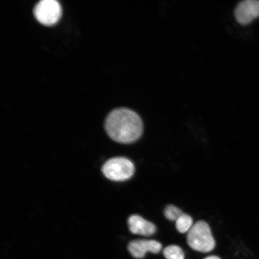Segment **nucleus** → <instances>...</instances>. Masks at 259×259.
I'll list each match as a JSON object with an SVG mask.
<instances>
[{
	"instance_id": "nucleus-1",
	"label": "nucleus",
	"mask_w": 259,
	"mask_h": 259,
	"mask_svg": "<svg viewBox=\"0 0 259 259\" xmlns=\"http://www.w3.org/2000/svg\"><path fill=\"white\" fill-rule=\"evenodd\" d=\"M107 134L112 140L121 144H131L141 138L144 124L137 112L121 108L113 110L105 121Z\"/></svg>"
},
{
	"instance_id": "nucleus-2",
	"label": "nucleus",
	"mask_w": 259,
	"mask_h": 259,
	"mask_svg": "<svg viewBox=\"0 0 259 259\" xmlns=\"http://www.w3.org/2000/svg\"><path fill=\"white\" fill-rule=\"evenodd\" d=\"M187 241L194 250L202 252L211 251L215 246L209 226L204 221H199L193 225L188 232Z\"/></svg>"
},
{
	"instance_id": "nucleus-3",
	"label": "nucleus",
	"mask_w": 259,
	"mask_h": 259,
	"mask_svg": "<svg viewBox=\"0 0 259 259\" xmlns=\"http://www.w3.org/2000/svg\"><path fill=\"white\" fill-rule=\"evenodd\" d=\"M102 171L109 180L124 181L130 179L135 172L134 163L124 157H115L107 161Z\"/></svg>"
},
{
	"instance_id": "nucleus-4",
	"label": "nucleus",
	"mask_w": 259,
	"mask_h": 259,
	"mask_svg": "<svg viewBox=\"0 0 259 259\" xmlns=\"http://www.w3.org/2000/svg\"><path fill=\"white\" fill-rule=\"evenodd\" d=\"M34 14L41 24L51 26L57 23L62 15V9L56 0H42L34 9Z\"/></svg>"
},
{
	"instance_id": "nucleus-5",
	"label": "nucleus",
	"mask_w": 259,
	"mask_h": 259,
	"mask_svg": "<svg viewBox=\"0 0 259 259\" xmlns=\"http://www.w3.org/2000/svg\"><path fill=\"white\" fill-rule=\"evenodd\" d=\"M235 17L239 24L246 25L259 17V0H245L235 9Z\"/></svg>"
},
{
	"instance_id": "nucleus-6",
	"label": "nucleus",
	"mask_w": 259,
	"mask_h": 259,
	"mask_svg": "<svg viewBox=\"0 0 259 259\" xmlns=\"http://www.w3.org/2000/svg\"><path fill=\"white\" fill-rule=\"evenodd\" d=\"M162 248V245L159 242L147 239H137L132 241L128 245V250L135 258L141 259L145 256L147 252L157 254Z\"/></svg>"
},
{
	"instance_id": "nucleus-7",
	"label": "nucleus",
	"mask_w": 259,
	"mask_h": 259,
	"mask_svg": "<svg viewBox=\"0 0 259 259\" xmlns=\"http://www.w3.org/2000/svg\"><path fill=\"white\" fill-rule=\"evenodd\" d=\"M128 225L130 231L135 235L149 236L153 235L157 231L156 227L153 223L138 215L130 217Z\"/></svg>"
},
{
	"instance_id": "nucleus-8",
	"label": "nucleus",
	"mask_w": 259,
	"mask_h": 259,
	"mask_svg": "<svg viewBox=\"0 0 259 259\" xmlns=\"http://www.w3.org/2000/svg\"><path fill=\"white\" fill-rule=\"evenodd\" d=\"M176 223L177 229L181 234L189 232L193 226L192 218L184 213L178 218Z\"/></svg>"
},
{
	"instance_id": "nucleus-9",
	"label": "nucleus",
	"mask_w": 259,
	"mask_h": 259,
	"mask_svg": "<svg viewBox=\"0 0 259 259\" xmlns=\"http://www.w3.org/2000/svg\"><path fill=\"white\" fill-rule=\"evenodd\" d=\"M163 255L166 259H184V252L179 246L171 245L165 248Z\"/></svg>"
},
{
	"instance_id": "nucleus-10",
	"label": "nucleus",
	"mask_w": 259,
	"mask_h": 259,
	"mask_svg": "<svg viewBox=\"0 0 259 259\" xmlns=\"http://www.w3.org/2000/svg\"><path fill=\"white\" fill-rule=\"evenodd\" d=\"M183 213L182 210L174 205H168L164 209V214L169 221L176 222Z\"/></svg>"
},
{
	"instance_id": "nucleus-11",
	"label": "nucleus",
	"mask_w": 259,
	"mask_h": 259,
	"mask_svg": "<svg viewBox=\"0 0 259 259\" xmlns=\"http://www.w3.org/2000/svg\"><path fill=\"white\" fill-rule=\"evenodd\" d=\"M204 259H221L216 255H210V256L207 257Z\"/></svg>"
}]
</instances>
